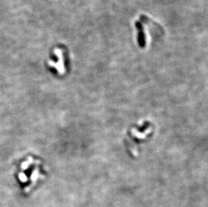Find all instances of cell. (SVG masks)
<instances>
[{
  "label": "cell",
  "mask_w": 208,
  "mask_h": 207,
  "mask_svg": "<svg viewBox=\"0 0 208 207\" xmlns=\"http://www.w3.org/2000/svg\"><path fill=\"white\" fill-rule=\"evenodd\" d=\"M139 18H140V20L143 22H144L145 24L148 26L150 27H152L153 28V30L154 31H157L158 32H160V33L163 34L164 33V31H163V28H162V26L158 24V23L155 22L153 21L152 20H151L150 18H149L148 17L145 16V15H141L140 17H139Z\"/></svg>",
  "instance_id": "7a4b0ae2"
},
{
  "label": "cell",
  "mask_w": 208,
  "mask_h": 207,
  "mask_svg": "<svg viewBox=\"0 0 208 207\" xmlns=\"http://www.w3.org/2000/svg\"><path fill=\"white\" fill-rule=\"evenodd\" d=\"M55 54H56L57 57L59 58V60H58L57 63L53 65V67H55L56 69L59 72L60 74H63L65 73V67H64V63H63V57H62V53L61 50L59 49H56L55 50Z\"/></svg>",
  "instance_id": "3957f363"
},
{
  "label": "cell",
  "mask_w": 208,
  "mask_h": 207,
  "mask_svg": "<svg viewBox=\"0 0 208 207\" xmlns=\"http://www.w3.org/2000/svg\"><path fill=\"white\" fill-rule=\"evenodd\" d=\"M135 26L136 28L138 35H137V40L139 47L141 49H144L146 45V38L144 32V28L142 24L140 22L136 21L135 23Z\"/></svg>",
  "instance_id": "6da1fadb"
}]
</instances>
